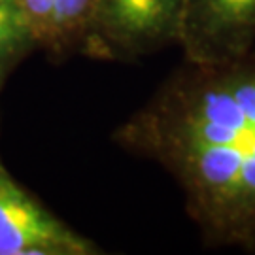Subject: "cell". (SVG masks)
<instances>
[{"label":"cell","instance_id":"6da1fadb","mask_svg":"<svg viewBox=\"0 0 255 255\" xmlns=\"http://www.w3.org/2000/svg\"><path fill=\"white\" fill-rule=\"evenodd\" d=\"M112 140L172 176L204 246L255 254V49L182 61Z\"/></svg>","mask_w":255,"mask_h":255},{"label":"cell","instance_id":"7a4b0ae2","mask_svg":"<svg viewBox=\"0 0 255 255\" xmlns=\"http://www.w3.org/2000/svg\"><path fill=\"white\" fill-rule=\"evenodd\" d=\"M183 0H99L82 55L134 63L176 46Z\"/></svg>","mask_w":255,"mask_h":255},{"label":"cell","instance_id":"3957f363","mask_svg":"<svg viewBox=\"0 0 255 255\" xmlns=\"http://www.w3.org/2000/svg\"><path fill=\"white\" fill-rule=\"evenodd\" d=\"M99 254V244L64 223L0 159V255Z\"/></svg>","mask_w":255,"mask_h":255},{"label":"cell","instance_id":"277c9868","mask_svg":"<svg viewBox=\"0 0 255 255\" xmlns=\"http://www.w3.org/2000/svg\"><path fill=\"white\" fill-rule=\"evenodd\" d=\"M176 46L183 61H235L255 47V0H183Z\"/></svg>","mask_w":255,"mask_h":255},{"label":"cell","instance_id":"5b68a950","mask_svg":"<svg viewBox=\"0 0 255 255\" xmlns=\"http://www.w3.org/2000/svg\"><path fill=\"white\" fill-rule=\"evenodd\" d=\"M97 6L99 0H51V42L46 53L53 61L82 53Z\"/></svg>","mask_w":255,"mask_h":255},{"label":"cell","instance_id":"8992f818","mask_svg":"<svg viewBox=\"0 0 255 255\" xmlns=\"http://www.w3.org/2000/svg\"><path fill=\"white\" fill-rule=\"evenodd\" d=\"M32 51L38 46L21 0H0V89Z\"/></svg>","mask_w":255,"mask_h":255},{"label":"cell","instance_id":"52a82bcc","mask_svg":"<svg viewBox=\"0 0 255 255\" xmlns=\"http://www.w3.org/2000/svg\"><path fill=\"white\" fill-rule=\"evenodd\" d=\"M21 6L25 9L38 49L46 51L51 42V0H21Z\"/></svg>","mask_w":255,"mask_h":255}]
</instances>
